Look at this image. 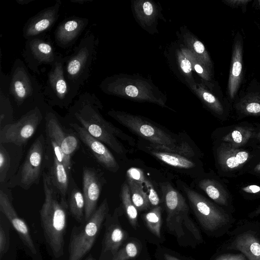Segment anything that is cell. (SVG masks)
Wrapping results in <instances>:
<instances>
[{
  "label": "cell",
  "mask_w": 260,
  "mask_h": 260,
  "mask_svg": "<svg viewBox=\"0 0 260 260\" xmlns=\"http://www.w3.org/2000/svg\"><path fill=\"white\" fill-rule=\"evenodd\" d=\"M103 106L94 93H81L68 109L67 117L77 123L92 136L97 139L115 152L123 155L124 147L118 140L120 138L134 146V139L106 120L100 113Z\"/></svg>",
  "instance_id": "6da1fadb"
},
{
  "label": "cell",
  "mask_w": 260,
  "mask_h": 260,
  "mask_svg": "<svg viewBox=\"0 0 260 260\" xmlns=\"http://www.w3.org/2000/svg\"><path fill=\"white\" fill-rule=\"evenodd\" d=\"M44 201L40 210L41 224L46 241L53 256L64 254L67 224V202L62 200L45 170L43 176Z\"/></svg>",
  "instance_id": "7a4b0ae2"
},
{
  "label": "cell",
  "mask_w": 260,
  "mask_h": 260,
  "mask_svg": "<svg viewBox=\"0 0 260 260\" xmlns=\"http://www.w3.org/2000/svg\"><path fill=\"white\" fill-rule=\"evenodd\" d=\"M9 74L8 96L14 111L24 109L27 112L46 102L43 86L21 59L14 60Z\"/></svg>",
  "instance_id": "3957f363"
},
{
  "label": "cell",
  "mask_w": 260,
  "mask_h": 260,
  "mask_svg": "<svg viewBox=\"0 0 260 260\" xmlns=\"http://www.w3.org/2000/svg\"><path fill=\"white\" fill-rule=\"evenodd\" d=\"M99 39L88 30L70 55L64 56V74L73 91L77 95L89 78L95 60Z\"/></svg>",
  "instance_id": "277c9868"
},
{
  "label": "cell",
  "mask_w": 260,
  "mask_h": 260,
  "mask_svg": "<svg viewBox=\"0 0 260 260\" xmlns=\"http://www.w3.org/2000/svg\"><path fill=\"white\" fill-rule=\"evenodd\" d=\"M101 90L106 94L147 102L166 107L164 95L153 83L144 78L124 74L105 78L100 83Z\"/></svg>",
  "instance_id": "5b68a950"
},
{
  "label": "cell",
  "mask_w": 260,
  "mask_h": 260,
  "mask_svg": "<svg viewBox=\"0 0 260 260\" xmlns=\"http://www.w3.org/2000/svg\"><path fill=\"white\" fill-rule=\"evenodd\" d=\"M44 119L47 147L67 169L71 171V157L79 148V138L74 130L70 131L62 126L57 114L49 105Z\"/></svg>",
  "instance_id": "8992f818"
},
{
  "label": "cell",
  "mask_w": 260,
  "mask_h": 260,
  "mask_svg": "<svg viewBox=\"0 0 260 260\" xmlns=\"http://www.w3.org/2000/svg\"><path fill=\"white\" fill-rule=\"evenodd\" d=\"M109 211L108 201L105 198L87 221L72 228L69 242L68 260H82L90 251Z\"/></svg>",
  "instance_id": "52a82bcc"
},
{
  "label": "cell",
  "mask_w": 260,
  "mask_h": 260,
  "mask_svg": "<svg viewBox=\"0 0 260 260\" xmlns=\"http://www.w3.org/2000/svg\"><path fill=\"white\" fill-rule=\"evenodd\" d=\"M160 186L169 231L177 237H181L184 235V225L196 239L201 240L199 231L189 216V207L183 196L168 182L160 183Z\"/></svg>",
  "instance_id": "ba28073f"
},
{
  "label": "cell",
  "mask_w": 260,
  "mask_h": 260,
  "mask_svg": "<svg viewBox=\"0 0 260 260\" xmlns=\"http://www.w3.org/2000/svg\"><path fill=\"white\" fill-rule=\"evenodd\" d=\"M46 138L41 134L30 145L15 175L5 186H18L28 190L34 184H38L46 167Z\"/></svg>",
  "instance_id": "9c48e42d"
},
{
  "label": "cell",
  "mask_w": 260,
  "mask_h": 260,
  "mask_svg": "<svg viewBox=\"0 0 260 260\" xmlns=\"http://www.w3.org/2000/svg\"><path fill=\"white\" fill-rule=\"evenodd\" d=\"M107 114L135 134L148 141L153 145L174 147L179 145L172 135L140 116L114 109Z\"/></svg>",
  "instance_id": "30bf717a"
},
{
  "label": "cell",
  "mask_w": 260,
  "mask_h": 260,
  "mask_svg": "<svg viewBox=\"0 0 260 260\" xmlns=\"http://www.w3.org/2000/svg\"><path fill=\"white\" fill-rule=\"evenodd\" d=\"M64 62V56L58 54L47 73V80L43 86V94L50 107L56 106L68 110L77 95L66 79Z\"/></svg>",
  "instance_id": "8fae6325"
},
{
  "label": "cell",
  "mask_w": 260,
  "mask_h": 260,
  "mask_svg": "<svg viewBox=\"0 0 260 260\" xmlns=\"http://www.w3.org/2000/svg\"><path fill=\"white\" fill-rule=\"evenodd\" d=\"M47 102L35 107L16 121L0 128V143H12L24 146L32 137L44 118Z\"/></svg>",
  "instance_id": "7c38bea8"
},
{
  "label": "cell",
  "mask_w": 260,
  "mask_h": 260,
  "mask_svg": "<svg viewBox=\"0 0 260 260\" xmlns=\"http://www.w3.org/2000/svg\"><path fill=\"white\" fill-rule=\"evenodd\" d=\"M189 204L202 227L206 231H213L229 220L228 215L204 196L183 185Z\"/></svg>",
  "instance_id": "4fadbf2b"
},
{
  "label": "cell",
  "mask_w": 260,
  "mask_h": 260,
  "mask_svg": "<svg viewBox=\"0 0 260 260\" xmlns=\"http://www.w3.org/2000/svg\"><path fill=\"white\" fill-rule=\"evenodd\" d=\"M58 53L48 34L26 40L22 56L27 68L35 74H40L39 67L50 66L55 61Z\"/></svg>",
  "instance_id": "5bb4252c"
},
{
  "label": "cell",
  "mask_w": 260,
  "mask_h": 260,
  "mask_svg": "<svg viewBox=\"0 0 260 260\" xmlns=\"http://www.w3.org/2000/svg\"><path fill=\"white\" fill-rule=\"evenodd\" d=\"M121 207L116 208L113 214L108 213L104 223L105 230L102 243L99 260H113L128 237L127 232L122 229L119 216Z\"/></svg>",
  "instance_id": "9a60e30c"
},
{
  "label": "cell",
  "mask_w": 260,
  "mask_h": 260,
  "mask_svg": "<svg viewBox=\"0 0 260 260\" xmlns=\"http://www.w3.org/2000/svg\"><path fill=\"white\" fill-rule=\"evenodd\" d=\"M69 125L99 164L110 172L116 173L118 171L120 166L105 144L92 136L77 123L71 121Z\"/></svg>",
  "instance_id": "2e32d148"
},
{
  "label": "cell",
  "mask_w": 260,
  "mask_h": 260,
  "mask_svg": "<svg viewBox=\"0 0 260 260\" xmlns=\"http://www.w3.org/2000/svg\"><path fill=\"white\" fill-rule=\"evenodd\" d=\"M106 183L103 172L93 167L82 169V192L85 200V220L87 221L95 212L102 188Z\"/></svg>",
  "instance_id": "e0dca14e"
},
{
  "label": "cell",
  "mask_w": 260,
  "mask_h": 260,
  "mask_svg": "<svg viewBox=\"0 0 260 260\" xmlns=\"http://www.w3.org/2000/svg\"><path fill=\"white\" fill-rule=\"evenodd\" d=\"M61 4L60 0H57L53 5L44 8L27 20L22 29L25 40L48 34L58 18Z\"/></svg>",
  "instance_id": "ac0fdd59"
},
{
  "label": "cell",
  "mask_w": 260,
  "mask_h": 260,
  "mask_svg": "<svg viewBox=\"0 0 260 260\" xmlns=\"http://www.w3.org/2000/svg\"><path fill=\"white\" fill-rule=\"evenodd\" d=\"M0 211L17 232L25 247L34 257L39 256V251L30 234L27 225L17 214L9 196L2 189L0 190Z\"/></svg>",
  "instance_id": "d6986e66"
},
{
  "label": "cell",
  "mask_w": 260,
  "mask_h": 260,
  "mask_svg": "<svg viewBox=\"0 0 260 260\" xmlns=\"http://www.w3.org/2000/svg\"><path fill=\"white\" fill-rule=\"evenodd\" d=\"M89 19L77 16H71L60 22L54 32V42L60 48L71 47L77 41L89 23Z\"/></svg>",
  "instance_id": "ffe728a7"
},
{
  "label": "cell",
  "mask_w": 260,
  "mask_h": 260,
  "mask_svg": "<svg viewBox=\"0 0 260 260\" xmlns=\"http://www.w3.org/2000/svg\"><path fill=\"white\" fill-rule=\"evenodd\" d=\"M23 146L12 143H0V183L6 185L20 166Z\"/></svg>",
  "instance_id": "44dd1931"
},
{
  "label": "cell",
  "mask_w": 260,
  "mask_h": 260,
  "mask_svg": "<svg viewBox=\"0 0 260 260\" xmlns=\"http://www.w3.org/2000/svg\"><path fill=\"white\" fill-rule=\"evenodd\" d=\"M46 169L47 170L45 171L50 178L51 182L61 198L67 202V192L72 173L68 171L64 164L58 160L47 146Z\"/></svg>",
  "instance_id": "7402d4cb"
},
{
  "label": "cell",
  "mask_w": 260,
  "mask_h": 260,
  "mask_svg": "<svg viewBox=\"0 0 260 260\" xmlns=\"http://www.w3.org/2000/svg\"><path fill=\"white\" fill-rule=\"evenodd\" d=\"M243 46L241 41L234 45L231 68L228 84V93L231 99L234 98L240 86L242 71Z\"/></svg>",
  "instance_id": "603a6c76"
},
{
  "label": "cell",
  "mask_w": 260,
  "mask_h": 260,
  "mask_svg": "<svg viewBox=\"0 0 260 260\" xmlns=\"http://www.w3.org/2000/svg\"><path fill=\"white\" fill-rule=\"evenodd\" d=\"M68 210L72 216L79 223L85 222V200L83 192L71 176L67 196Z\"/></svg>",
  "instance_id": "cb8c5ba5"
},
{
  "label": "cell",
  "mask_w": 260,
  "mask_h": 260,
  "mask_svg": "<svg viewBox=\"0 0 260 260\" xmlns=\"http://www.w3.org/2000/svg\"><path fill=\"white\" fill-rule=\"evenodd\" d=\"M235 249L241 251L248 260H260V241L249 232L241 234L234 242Z\"/></svg>",
  "instance_id": "d4e9b609"
},
{
  "label": "cell",
  "mask_w": 260,
  "mask_h": 260,
  "mask_svg": "<svg viewBox=\"0 0 260 260\" xmlns=\"http://www.w3.org/2000/svg\"><path fill=\"white\" fill-rule=\"evenodd\" d=\"M149 149L150 154L169 166L180 169H190L195 167V163L187 157L151 148Z\"/></svg>",
  "instance_id": "484cf974"
},
{
  "label": "cell",
  "mask_w": 260,
  "mask_h": 260,
  "mask_svg": "<svg viewBox=\"0 0 260 260\" xmlns=\"http://www.w3.org/2000/svg\"><path fill=\"white\" fill-rule=\"evenodd\" d=\"M238 149L229 143H224L217 149V159L220 166L224 170H232L241 167L237 153Z\"/></svg>",
  "instance_id": "4316f807"
},
{
  "label": "cell",
  "mask_w": 260,
  "mask_h": 260,
  "mask_svg": "<svg viewBox=\"0 0 260 260\" xmlns=\"http://www.w3.org/2000/svg\"><path fill=\"white\" fill-rule=\"evenodd\" d=\"M191 89H193L201 100L211 111L218 115H222L223 107L220 101L203 85L196 83L193 80L187 81Z\"/></svg>",
  "instance_id": "83f0119b"
},
{
  "label": "cell",
  "mask_w": 260,
  "mask_h": 260,
  "mask_svg": "<svg viewBox=\"0 0 260 260\" xmlns=\"http://www.w3.org/2000/svg\"><path fill=\"white\" fill-rule=\"evenodd\" d=\"M199 186L207 196L216 203L226 206L228 204V194L222 186L216 181L205 179L199 183Z\"/></svg>",
  "instance_id": "f1b7e54d"
},
{
  "label": "cell",
  "mask_w": 260,
  "mask_h": 260,
  "mask_svg": "<svg viewBox=\"0 0 260 260\" xmlns=\"http://www.w3.org/2000/svg\"><path fill=\"white\" fill-rule=\"evenodd\" d=\"M8 83L0 82V128L13 123L14 109L8 96Z\"/></svg>",
  "instance_id": "f546056e"
},
{
  "label": "cell",
  "mask_w": 260,
  "mask_h": 260,
  "mask_svg": "<svg viewBox=\"0 0 260 260\" xmlns=\"http://www.w3.org/2000/svg\"><path fill=\"white\" fill-rule=\"evenodd\" d=\"M122 207L131 225L136 229L138 226V210L132 200L131 192L127 183L122 184L120 191Z\"/></svg>",
  "instance_id": "4dcf8cb0"
},
{
  "label": "cell",
  "mask_w": 260,
  "mask_h": 260,
  "mask_svg": "<svg viewBox=\"0 0 260 260\" xmlns=\"http://www.w3.org/2000/svg\"><path fill=\"white\" fill-rule=\"evenodd\" d=\"M183 38L185 44L189 46L188 49L211 71L212 61L204 44L189 32L184 33Z\"/></svg>",
  "instance_id": "1f68e13d"
},
{
  "label": "cell",
  "mask_w": 260,
  "mask_h": 260,
  "mask_svg": "<svg viewBox=\"0 0 260 260\" xmlns=\"http://www.w3.org/2000/svg\"><path fill=\"white\" fill-rule=\"evenodd\" d=\"M236 108L244 115L260 116V96L255 93L248 94L240 99Z\"/></svg>",
  "instance_id": "d6a6232c"
},
{
  "label": "cell",
  "mask_w": 260,
  "mask_h": 260,
  "mask_svg": "<svg viewBox=\"0 0 260 260\" xmlns=\"http://www.w3.org/2000/svg\"><path fill=\"white\" fill-rule=\"evenodd\" d=\"M132 200L138 211L148 209L150 205L148 195L144 191V186L129 179H127Z\"/></svg>",
  "instance_id": "836d02e7"
},
{
  "label": "cell",
  "mask_w": 260,
  "mask_h": 260,
  "mask_svg": "<svg viewBox=\"0 0 260 260\" xmlns=\"http://www.w3.org/2000/svg\"><path fill=\"white\" fill-rule=\"evenodd\" d=\"M253 133V130L251 128L236 127L223 138V141L236 147L245 144L252 137Z\"/></svg>",
  "instance_id": "e575fe53"
},
{
  "label": "cell",
  "mask_w": 260,
  "mask_h": 260,
  "mask_svg": "<svg viewBox=\"0 0 260 260\" xmlns=\"http://www.w3.org/2000/svg\"><path fill=\"white\" fill-rule=\"evenodd\" d=\"M161 209L160 206L154 207L143 216L149 230L158 238H160L161 235Z\"/></svg>",
  "instance_id": "d590c367"
},
{
  "label": "cell",
  "mask_w": 260,
  "mask_h": 260,
  "mask_svg": "<svg viewBox=\"0 0 260 260\" xmlns=\"http://www.w3.org/2000/svg\"><path fill=\"white\" fill-rule=\"evenodd\" d=\"M142 246L136 240H131L121 248L113 260H131L137 257L140 253Z\"/></svg>",
  "instance_id": "8d00e7d4"
},
{
  "label": "cell",
  "mask_w": 260,
  "mask_h": 260,
  "mask_svg": "<svg viewBox=\"0 0 260 260\" xmlns=\"http://www.w3.org/2000/svg\"><path fill=\"white\" fill-rule=\"evenodd\" d=\"M181 50L190 61L192 68L206 82L211 80V71L187 48H181Z\"/></svg>",
  "instance_id": "74e56055"
},
{
  "label": "cell",
  "mask_w": 260,
  "mask_h": 260,
  "mask_svg": "<svg viewBox=\"0 0 260 260\" xmlns=\"http://www.w3.org/2000/svg\"><path fill=\"white\" fill-rule=\"evenodd\" d=\"M8 220L1 212L0 217V259L7 252L10 246V225Z\"/></svg>",
  "instance_id": "f35d334b"
},
{
  "label": "cell",
  "mask_w": 260,
  "mask_h": 260,
  "mask_svg": "<svg viewBox=\"0 0 260 260\" xmlns=\"http://www.w3.org/2000/svg\"><path fill=\"white\" fill-rule=\"evenodd\" d=\"M149 148L162 151L178 154L188 158L192 157L194 155L193 149L186 142H182L179 145L174 147L150 144Z\"/></svg>",
  "instance_id": "ab89813d"
},
{
  "label": "cell",
  "mask_w": 260,
  "mask_h": 260,
  "mask_svg": "<svg viewBox=\"0 0 260 260\" xmlns=\"http://www.w3.org/2000/svg\"><path fill=\"white\" fill-rule=\"evenodd\" d=\"M177 63L181 73L185 75L186 82L192 81L191 64L181 50H178L177 52Z\"/></svg>",
  "instance_id": "60d3db41"
},
{
  "label": "cell",
  "mask_w": 260,
  "mask_h": 260,
  "mask_svg": "<svg viewBox=\"0 0 260 260\" xmlns=\"http://www.w3.org/2000/svg\"><path fill=\"white\" fill-rule=\"evenodd\" d=\"M126 178L143 186L146 179L143 171L135 167L131 168L126 171Z\"/></svg>",
  "instance_id": "b9f144b4"
},
{
  "label": "cell",
  "mask_w": 260,
  "mask_h": 260,
  "mask_svg": "<svg viewBox=\"0 0 260 260\" xmlns=\"http://www.w3.org/2000/svg\"><path fill=\"white\" fill-rule=\"evenodd\" d=\"M144 184H145L144 185L146 187L148 191L147 194L148 195L150 205L154 206V207L158 206L160 202V200L157 192L153 186V184L151 183V181L147 178L146 179Z\"/></svg>",
  "instance_id": "7bdbcfd3"
},
{
  "label": "cell",
  "mask_w": 260,
  "mask_h": 260,
  "mask_svg": "<svg viewBox=\"0 0 260 260\" xmlns=\"http://www.w3.org/2000/svg\"><path fill=\"white\" fill-rule=\"evenodd\" d=\"M140 12H143L141 16H145L144 20L151 19L156 16V11L154 5L149 1L144 2L142 5V9Z\"/></svg>",
  "instance_id": "ee69618b"
},
{
  "label": "cell",
  "mask_w": 260,
  "mask_h": 260,
  "mask_svg": "<svg viewBox=\"0 0 260 260\" xmlns=\"http://www.w3.org/2000/svg\"><path fill=\"white\" fill-rule=\"evenodd\" d=\"M214 260H246L242 254H224L217 257Z\"/></svg>",
  "instance_id": "f6af8a7d"
},
{
  "label": "cell",
  "mask_w": 260,
  "mask_h": 260,
  "mask_svg": "<svg viewBox=\"0 0 260 260\" xmlns=\"http://www.w3.org/2000/svg\"><path fill=\"white\" fill-rule=\"evenodd\" d=\"M250 1L247 0H226L224 2L228 5L236 7L246 5Z\"/></svg>",
  "instance_id": "bcb514c9"
},
{
  "label": "cell",
  "mask_w": 260,
  "mask_h": 260,
  "mask_svg": "<svg viewBox=\"0 0 260 260\" xmlns=\"http://www.w3.org/2000/svg\"><path fill=\"white\" fill-rule=\"evenodd\" d=\"M242 190L245 192L256 193L260 192V186L256 185H250L243 187Z\"/></svg>",
  "instance_id": "7dc6e473"
},
{
  "label": "cell",
  "mask_w": 260,
  "mask_h": 260,
  "mask_svg": "<svg viewBox=\"0 0 260 260\" xmlns=\"http://www.w3.org/2000/svg\"><path fill=\"white\" fill-rule=\"evenodd\" d=\"M164 259L165 260H180L176 257H175L170 254L165 253L164 254Z\"/></svg>",
  "instance_id": "c3c4849f"
},
{
  "label": "cell",
  "mask_w": 260,
  "mask_h": 260,
  "mask_svg": "<svg viewBox=\"0 0 260 260\" xmlns=\"http://www.w3.org/2000/svg\"><path fill=\"white\" fill-rule=\"evenodd\" d=\"M93 0H70V2L79 4H84L85 3L92 2Z\"/></svg>",
  "instance_id": "681fc988"
},
{
  "label": "cell",
  "mask_w": 260,
  "mask_h": 260,
  "mask_svg": "<svg viewBox=\"0 0 260 260\" xmlns=\"http://www.w3.org/2000/svg\"><path fill=\"white\" fill-rule=\"evenodd\" d=\"M33 0H16V2L21 5H24L28 4L31 2Z\"/></svg>",
  "instance_id": "f907efd6"
},
{
  "label": "cell",
  "mask_w": 260,
  "mask_h": 260,
  "mask_svg": "<svg viewBox=\"0 0 260 260\" xmlns=\"http://www.w3.org/2000/svg\"><path fill=\"white\" fill-rule=\"evenodd\" d=\"M260 214V206L258 207L254 211L250 214V217H254L257 216Z\"/></svg>",
  "instance_id": "816d5d0a"
},
{
  "label": "cell",
  "mask_w": 260,
  "mask_h": 260,
  "mask_svg": "<svg viewBox=\"0 0 260 260\" xmlns=\"http://www.w3.org/2000/svg\"><path fill=\"white\" fill-rule=\"evenodd\" d=\"M254 171L260 173V162L258 163L254 168Z\"/></svg>",
  "instance_id": "f5cc1de1"
},
{
  "label": "cell",
  "mask_w": 260,
  "mask_h": 260,
  "mask_svg": "<svg viewBox=\"0 0 260 260\" xmlns=\"http://www.w3.org/2000/svg\"><path fill=\"white\" fill-rule=\"evenodd\" d=\"M85 260H95V259L91 255H90L87 257Z\"/></svg>",
  "instance_id": "db71d44e"
},
{
  "label": "cell",
  "mask_w": 260,
  "mask_h": 260,
  "mask_svg": "<svg viewBox=\"0 0 260 260\" xmlns=\"http://www.w3.org/2000/svg\"><path fill=\"white\" fill-rule=\"evenodd\" d=\"M257 138L259 140V141H260V131L259 132V133H258V135H257Z\"/></svg>",
  "instance_id": "11a10c76"
},
{
  "label": "cell",
  "mask_w": 260,
  "mask_h": 260,
  "mask_svg": "<svg viewBox=\"0 0 260 260\" xmlns=\"http://www.w3.org/2000/svg\"><path fill=\"white\" fill-rule=\"evenodd\" d=\"M258 5L260 6V1H258Z\"/></svg>",
  "instance_id": "9f6ffc18"
},
{
  "label": "cell",
  "mask_w": 260,
  "mask_h": 260,
  "mask_svg": "<svg viewBox=\"0 0 260 260\" xmlns=\"http://www.w3.org/2000/svg\"><path fill=\"white\" fill-rule=\"evenodd\" d=\"M146 260H149V259H146Z\"/></svg>",
  "instance_id": "6f0895ef"
}]
</instances>
